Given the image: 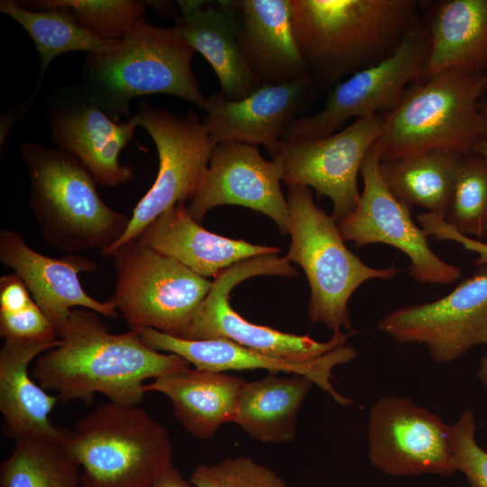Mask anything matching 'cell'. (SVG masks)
I'll use <instances>...</instances> for the list:
<instances>
[{"label": "cell", "mask_w": 487, "mask_h": 487, "mask_svg": "<svg viewBox=\"0 0 487 487\" xmlns=\"http://www.w3.org/2000/svg\"><path fill=\"white\" fill-rule=\"evenodd\" d=\"M473 152H478L487 157V141L482 142L477 144Z\"/></svg>", "instance_id": "f35d334b"}, {"label": "cell", "mask_w": 487, "mask_h": 487, "mask_svg": "<svg viewBox=\"0 0 487 487\" xmlns=\"http://www.w3.org/2000/svg\"><path fill=\"white\" fill-rule=\"evenodd\" d=\"M316 86L310 76L260 87L237 101L214 92L207 99L202 122L213 146L235 142L262 145L273 158L286 128L307 108Z\"/></svg>", "instance_id": "ac0fdd59"}, {"label": "cell", "mask_w": 487, "mask_h": 487, "mask_svg": "<svg viewBox=\"0 0 487 487\" xmlns=\"http://www.w3.org/2000/svg\"><path fill=\"white\" fill-rule=\"evenodd\" d=\"M60 339L4 338L0 349V412L3 433L23 439L65 440L69 430L49 418L59 400L32 378L30 364Z\"/></svg>", "instance_id": "44dd1931"}, {"label": "cell", "mask_w": 487, "mask_h": 487, "mask_svg": "<svg viewBox=\"0 0 487 487\" xmlns=\"http://www.w3.org/2000/svg\"><path fill=\"white\" fill-rule=\"evenodd\" d=\"M137 240L204 278H216L243 261L280 252L274 246L211 233L192 218L184 205L164 212L143 229Z\"/></svg>", "instance_id": "cb8c5ba5"}, {"label": "cell", "mask_w": 487, "mask_h": 487, "mask_svg": "<svg viewBox=\"0 0 487 487\" xmlns=\"http://www.w3.org/2000/svg\"><path fill=\"white\" fill-rule=\"evenodd\" d=\"M484 72L450 69L413 84L384 114L375 145L381 160L438 150L465 154L487 141V117L480 98Z\"/></svg>", "instance_id": "5b68a950"}, {"label": "cell", "mask_w": 487, "mask_h": 487, "mask_svg": "<svg viewBox=\"0 0 487 487\" xmlns=\"http://www.w3.org/2000/svg\"><path fill=\"white\" fill-rule=\"evenodd\" d=\"M48 124L54 143L75 156L96 185L118 187L133 178L119 155L137 127L131 117L117 123L89 101L81 89H69L51 99Z\"/></svg>", "instance_id": "e0dca14e"}, {"label": "cell", "mask_w": 487, "mask_h": 487, "mask_svg": "<svg viewBox=\"0 0 487 487\" xmlns=\"http://www.w3.org/2000/svg\"><path fill=\"white\" fill-rule=\"evenodd\" d=\"M463 154L429 150L381 160L379 172L400 202L446 217Z\"/></svg>", "instance_id": "83f0119b"}, {"label": "cell", "mask_w": 487, "mask_h": 487, "mask_svg": "<svg viewBox=\"0 0 487 487\" xmlns=\"http://www.w3.org/2000/svg\"><path fill=\"white\" fill-rule=\"evenodd\" d=\"M66 446L82 467L81 487H152L172 465L167 429L138 405H99L69 431Z\"/></svg>", "instance_id": "8992f818"}, {"label": "cell", "mask_w": 487, "mask_h": 487, "mask_svg": "<svg viewBox=\"0 0 487 487\" xmlns=\"http://www.w3.org/2000/svg\"><path fill=\"white\" fill-rule=\"evenodd\" d=\"M485 77H486V80H487V68H486V70H485Z\"/></svg>", "instance_id": "60d3db41"}, {"label": "cell", "mask_w": 487, "mask_h": 487, "mask_svg": "<svg viewBox=\"0 0 487 487\" xmlns=\"http://www.w3.org/2000/svg\"><path fill=\"white\" fill-rule=\"evenodd\" d=\"M428 51L427 29L415 22L390 55L335 85L321 110L289 124L281 142L326 137L350 119L391 111L419 80Z\"/></svg>", "instance_id": "8fae6325"}, {"label": "cell", "mask_w": 487, "mask_h": 487, "mask_svg": "<svg viewBox=\"0 0 487 487\" xmlns=\"http://www.w3.org/2000/svg\"><path fill=\"white\" fill-rule=\"evenodd\" d=\"M445 220L470 238L487 236V157L475 152L462 155Z\"/></svg>", "instance_id": "4dcf8cb0"}, {"label": "cell", "mask_w": 487, "mask_h": 487, "mask_svg": "<svg viewBox=\"0 0 487 487\" xmlns=\"http://www.w3.org/2000/svg\"><path fill=\"white\" fill-rule=\"evenodd\" d=\"M133 330L149 347L179 355L196 369L218 372L262 369L272 373L302 375L327 392L336 403L343 406L353 404L352 400L338 393L330 381L332 371L336 365L349 363L357 356V351L349 345L340 346L312 362L290 363L227 339L188 340L149 327Z\"/></svg>", "instance_id": "ffe728a7"}, {"label": "cell", "mask_w": 487, "mask_h": 487, "mask_svg": "<svg viewBox=\"0 0 487 487\" xmlns=\"http://www.w3.org/2000/svg\"><path fill=\"white\" fill-rule=\"evenodd\" d=\"M482 111L483 115L487 117V100L482 105Z\"/></svg>", "instance_id": "ab89813d"}, {"label": "cell", "mask_w": 487, "mask_h": 487, "mask_svg": "<svg viewBox=\"0 0 487 487\" xmlns=\"http://www.w3.org/2000/svg\"><path fill=\"white\" fill-rule=\"evenodd\" d=\"M290 245L286 255L304 271L310 299L308 316L312 323L340 331L351 329L348 302L354 292L372 280H391L400 271L391 264L373 268L345 245L337 223L313 200L309 188L289 186Z\"/></svg>", "instance_id": "52a82bcc"}, {"label": "cell", "mask_w": 487, "mask_h": 487, "mask_svg": "<svg viewBox=\"0 0 487 487\" xmlns=\"http://www.w3.org/2000/svg\"><path fill=\"white\" fill-rule=\"evenodd\" d=\"M478 376L483 386L487 389V354L483 356L480 361Z\"/></svg>", "instance_id": "74e56055"}, {"label": "cell", "mask_w": 487, "mask_h": 487, "mask_svg": "<svg viewBox=\"0 0 487 487\" xmlns=\"http://www.w3.org/2000/svg\"><path fill=\"white\" fill-rule=\"evenodd\" d=\"M152 487H195L190 482L186 481L180 473L173 466H170L154 482Z\"/></svg>", "instance_id": "8d00e7d4"}, {"label": "cell", "mask_w": 487, "mask_h": 487, "mask_svg": "<svg viewBox=\"0 0 487 487\" xmlns=\"http://www.w3.org/2000/svg\"><path fill=\"white\" fill-rule=\"evenodd\" d=\"M281 180L280 163L263 159L255 145L220 142L212 149L207 170L188 209L200 224L216 207H244L268 216L287 234L290 214Z\"/></svg>", "instance_id": "2e32d148"}, {"label": "cell", "mask_w": 487, "mask_h": 487, "mask_svg": "<svg viewBox=\"0 0 487 487\" xmlns=\"http://www.w3.org/2000/svg\"><path fill=\"white\" fill-rule=\"evenodd\" d=\"M427 32L429 51L418 82L450 69L485 73L487 0L438 3Z\"/></svg>", "instance_id": "484cf974"}, {"label": "cell", "mask_w": 487, "mask_h": 487, "mask_svg": "<svg viewBox=\"0 0 487 487\" xmlns=\"http://www.w3.org/2000/svg\"><path fill=\"white\" fill-rule=\"evenodd\" d=\"M195 52L173 27L143 17L113 48L86 57L82 90L115 122L130 115L133 98L151 94L173 95L205 109L207 97L191 69Z\"/></svg>", "instance_id": "3957f363"}, {"label": "cell", "mask_w": 487, "mask_h": 487, "mask_svg": "<svg viewBox=\"0 0 487 487\" xmlns=\"http://www.w3.org/2000/svg\"><path fill=\"white\" fill-rule=\"evenodd\" d=\"M299 51L316 87L390 55L415 23L413 0H289Z\"/></svg>", "instance_id": "7a4b0ae2"}, {"label": "cell", "mask_w": 487, "mask_h": 487, "mask_svg": "<svg viewBox=\"0 0 487 487\" xmlns=\"http://www.w3.org/2000/svg\"><path fill=\"white\" fill-rule=\"evenodd\" d=\"M267 274L295 276L297 270L286 256L277 253L258 255L226 269L214 279L181 338L227 339L282 361L308 363L347 345L349 337L357 333L335 331L328 341L318 342L246 320L230 306V292L246 279Z\"/></svg>", "instance_id": "30bf717a"}, {"label": "cell", "mask_w": 487, "mask_h": 487, "mask_svg": "<svg viewBox=\"0 0 487 487\" xmlns=\"http://www.w3.org/2000/svg\"><path fill=\"white\" fill-rule=\"evenodd\" d=\"M313 384L302 375L272 372L258 381H244L233 422L262 443L292 441L298 412Z\"/></svg>", "instance_id": "4316f807"}, {"label": "cell", "mask_w": 487, "mask_h": 487, "mask_svg": "<svg viewBox=\"0 0 487 487\" xmlns=\"http://www.w3.org/2000/svg\"><path fill=\"white\" fill-rule=\"evenodd\" d=\"M66 439L14 442L11 455L0 464V487H81L79 465L68 451Z\"/></svg>", "instance_id": "f546056e"}, {"label": "cell", "mask_w": 487, "mask_h": 487, "mask_svg": "<svg viewBox=\"0 0 487 487\" xmlns=\"http://www.w3.org/2000/svg\"><path fill=\"white\" fill-rule=\"evenodd\" d=\"M111 257L116 283L110 299L130 329L149 327L181 338L213 280L137 239Z\"/></svg>", "instance_id": "ba28073f"}, {"label": "cell", "mask_w": 487, "mask_h": 487, "mask_svg": "<svg viewBox=\"0 0 487 487\" xmlns=\"http://www.w3.org/2000/svg\"><path fill=\"white\" fill-rule=\"evenodd\" d=\"M0 335L4 338L59 339L32 296L0 308Z\"/></svg>", "instance_id": "e575fe53"}, {"label": "cell", "mask_w": 487, "mask_h": 487, "mask_svg": "<svg viewBox=\"0 0 487 487\" xmlns=\"http://www.w3.org/2000/svg\"><path fill=\"white\" fill-rule=\"evenodd\" d=\"M131 119L152 137L158 151L159 170L152 186L133 210L125 233L101 253L105 256H111L120 245L137 239L167 210L191 200L207 170L214 147L207 129L194 110L177 115L142 101Z\"/></svg>", "instance_id": "9c48e42d"}, {"label": "cell", "mask_w": 487, "mask_h": 487, "mask_svg": "<svg viewBox=\"0 0 487 487\" xmlns=\"http://www.w3.org/2000/svg\"><path fill=\"white\" fill-rule=\"evenodd\" d=\"M234 1L240 52L258 84L279 85L309 76L293 36L289 0Z\"/></svg>", "instance_id": "603a6c76"}, {"label": "cell", "mask_w": 487, "mask_h": 487, "mask_svg": "<svg viewBox=\"0 0 487 487\" xmlns=\"http://www.w3.org/2000/svg\"><path fill=\"white\" fill-rule=\"evenodd\" d=\"M377 327L397 342L426 346L438 363L487 344V264L443 298L390 312Z\"/></svg>", "instance_id": "5bb4252c"}, {"label": "cell", "mask_w": 487, "mask_h": 487, "mask_svg": "<svg viewBox=\"0 0 487 487\" xmlns=\"http://www.w3.org/2000/svg\"><path fill=\"white\" fill-rule=\"evenodd\" d=\"M0 11L16 21L32 40L41 64V79L56 57L69 51L104 52L119 41L95 36L64 8L43 1L0 2Z\"/></svg>", "instance_id": "f1b7e54d"}, {"label": "cell", "mask_w": 487, "mask_h": 487, "mask_svg": "<svg viewBox=\"0 0 487 487\" xmlns=\"http://www.w3.org/2000/svg\"><path fill=\"white\" fill-rule=\"evenodd\" d=\"M384 114L354 120L340 131L317 139L282 142L277 161L282 181L289 186L313 188L333 204L336 223L356 207L361 193L357 178L362 164L379 139Z\"/></svg>", "instance_id": "4fadbf2b"}, {"label": "cell", "mask_w": 487, "mask_h": 487, "mask_svg": "<svg viewBox=\"0 0 487 487\" xmlns=\"http://www.w3.org/2000/svg\"><path fill=\"white\" fill-rule=\"evenodd\" d=\"M380 161L381 152L374 143L361 167L363 189L358 203L337 223L342 237L356 247L372 244L395 247L409 258V275L418 282L454 283L461 276V269L432 251L426 234L411 218V207L397 199L385 185L379 172Z\"/></svg>", "instance_id": "7c38bea8"}, {"label": "cell", "mask_w": 487, "mask_h": 487, "mask_svg": "<svg viewBox=\"0 0 487 487\" xmlns=\"http://www.w3.org/2000/svg\"><path fill=\"white\" fill-rule=\"evenodd\" d=\"M189 482L195 487H287L274 471L245 456L201 464Z\"/></svg>", "instance_id": "d6a6232c"}, {"label": "cell", "mask_w": 487, "mask_h": 487, "mask_svg": "<svg viewBox=\"0 0 487 487\" xmlns=\"http://www.w3.org/2000/svg\"><path fill=\"white\" fill-rule=\"evenodd\" d=\"M369 459L395 476L456 472L451 426L409 398L384 396L372 407L368 421Z\"/></svg>", "instance_id": "9a60e30c"}, {"label": "cell", "mask_w": 487, "mask_h": 487, "mask_svg": "<svg viewBox=\"0 0 487 487\" xmlns=\"http://www.w3.org/2000/svg\"><path fill=\"white\" fill-rule=\"evenodd\" d=\"M58 338L59 344L39 355L30 371L62 402L90 404L99 392L111 402L137 406L145 381L189 367L179 355L146 345L133 329L110 333L100 315L87 308L72 309Z\"/></svg>", "instance_id": "6da1fadb"}, {"label": "cell", "mask_w": 487, "mask_h": 487, "mask_svg": "<svg viewBox=\"0 0 487 487\" xmlns=\"http://www.w3.org/2000/svg\"><path fill=\"white\" fill-rule=\"evenodd\" d=\"M417 221L427 236H434L440 240H450L460 244L465 250L475 253L476 266L487 264V244L470 238L457 232L448 225L445 218L431 212L417 216Z\"/></svg>", "instance_id": "d590c367"}, {"label": "cell", "mask_w": 487, "mask_h": 487, "mask_svg": "<svg viewBox=\"0 0 487 487\" xmlns=\"http://www.w3.org/2000/svg\"><path fill=\"white\" fill-rule=\"evenodd\" d=\"M473 413L466 409L451 425V444L457 471L466 477L471 487H487V445L481 448L475 440Z\"/></svg>", "instance_id": "836d02e7"}, {"label": "cell", "mask_w": 487, "mask_h": 487, "mask_svg": "<svg viewBox=\"0 0 487 487\" xmlns=\"http://www.w3.org/2000/svg\"><path fill=\"white\" fill-rule=\"evenodd\" d=\"M67 10L87 31L110 41L124 38L143 18L145 4L135 0H46Z\"/></svg>", "instance_id": "1f68e13d"}, {"label": "cell", "mask_w": 487, "mask_h": 487, "mask_svg": "<svg viewBox=\"0 0 487 487\" xmlns=\"http://www.w3.org/2000/svg\"><path fill=\"white\" fill-rule=\"evenodd\" d=\"M0 261L23 280L57 336L74 308H87L108 318L119 315L111 299L99 301L84 290L79 273L96 269V263L86 256L43 255L31 248L18 231L4 227L0 230Z\"/></svg>", "instance_id": "d6986e66"}, {"label": "cell", "mask_w": 487, "mask_h": 487, "mask_svg": "<svg viewBox=\"0 0 487 487\" xmlns=\"http://www.w3.org/2000/svg\"><path fill=\"white\" fill-rule=\"evenodd\" d=\"M244 381L218 372L189 367L144 385V391L166 395L181 425L201 439L213 436L218 427L233 422Z\"/></svg>", "instance_id": "d4e9b609"}, {"label": "cell", "mask_w": 487, "mask_h": 487, "mask_svg": "<svg viewBox=\"0 0 487 487\" xmlns=\"http://www.w3.org/2000/svg\"><path fill=\"white\" fill-rule=\"evenodd\" d=\"M181 15L173 28L195 51L211 65L227 100H241L261 86L240 52V14L234 0L215 3L178 1Z\"/></svg>", "instance_id": "7402d4cb"}, {"label": "cell", "mask_w": 487, "mask_h": 487, "mask_svg": "<svg viewBox=\"0 0 487 487\" xmlns=\"http://www.w3.org/2000/svg\"><path fill=\"white\" fill-rule=\"evenodd\" d=\"M20 152L30 179V208L48 244L72 253H103L124 235L131 216L103 201L75 156L29 142Z\"/></svg>", "instance_id": "277c9868"}]
</instances>
